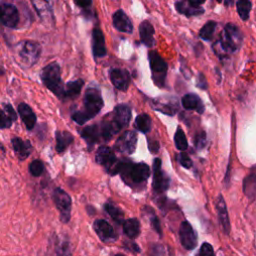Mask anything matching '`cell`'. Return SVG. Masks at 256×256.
<instances>
[{
	"label": "cell",
	"instance_id": "6da1fadb",
	"mask_svg": "<svg viewBox=\"0 0 256 256\" xmlns=\"http://www.w3.org/2000/svg\"><path fill=\"white\" fill-rule=\"evenodd\" d=\"M120 174L122 180L128 185H141L150 176V168L145 163H133L130 160L117 161L111 175Z\"/></svg>",
	"mask_w": 256,
	"mask_h": 256
},
{
	"label": "cell",
	"instance_id": "7a4b0ae2",
	"mask_svg": "<svg viewBox=\"0 0 256 256\" xmlns=\"http://www.w3.org/2000/svg\"><path fill=\"white\" fill-rule=\"evenodd\" d=\"M104 105L101 92L96 87L86 89L83 97V110L76 111L72 114V120L78 125H83L90 119L94 118Z\"/></svg>",
	"mask_w": 256,
	"mask_h": 256
},
{
	"label": "cell",
	"instance_id": "3957f363",
	"mask_svg": "<svg viewBox=\"0 0 256 256\" xmlns=\"http://www.w3.org/2000/svg\"><path fill=\"white\" fill-rule=\"evenodd\" d=\"M40 78L44 86L57 98L64 100L65 84L61 78V67L57 62H51L42 68Z\"/></svg>",
	"mask_w": 256,
	"mask_h": 256
},
{
	"label": "cell",
	"instance_id": "277c9868",
	"mask_svg": "<svg viewBox=\"0 0 256 256\" xmlns=\"http://www.w3.org/2000/svg\"><path fill=\"white\" fill-rule=\"evenodd\" d=\"M42 48L37 41L23 40L15 45V57L23 68H30L35 65L40 56Z\"/></svg>",
	"mask_w": 256,
	"mask_h": 256
},
{
	"label": "cell",
	"instance_id": "5b68a950",
	"mask_svg": "<svg viewBox=\"0 0 256 256\" xmlns=\"http://www.w3.org/2000/svg\"><path fill=\"white\" fill-rule=\"evenodd\" d=\"M218 41L224 51L229 54L235 52L240 48L243 41V35L236 25L228 23L224 27V30L220 35V39Z\"/></svg>",
	"mask_w": 256,
	"mask_h": 256
},
{
	"label": "cell",
	"instance_id": "8992f818",
	"mask_svg": "<svg viewBox=\"0 0 256 256\" xmlns=\"http://www.w3.org/2000/svg\"><path fill=\"white\" fill-rule=\"evenodd\" d=\"M52 200L59 212L62 223H68L71 218L72 199L70 195L60 187L54 188L52 192Z\"/></svg>",
	"mask_w": 256,
	"mask_h": 256
},
{
	"label": "cell",
	"instance_id": "52a82bcc",
	"mask_svg": "<svg viewBox=\"0 0 256 256\" xmlns=\"http://www.w3.org/2000/svg\"><path fill=\"white\" fill-rule=\"evenodd\" d=\"M150 69L154 83L158 87H164L165 78L167 74V63L156 51H150L148 54Z\"/></svg>",
	"mask_w": 256,
	"mask_h": 256
},
{
	"label": "cell",
	"instance_id": "ba28073f",
	"mask_svg": "<svg viewBox=\"0 0 256 256\" xmlns=\"http://www.w3.org/2000/svg\"><path fill=\"white\" fill-rule=\"evenodd\" d=\"M20 21L18 8L7 2L0 3V23L8 28H16Z\"/></svg>",
	"mask_w": 256,
	"mask_h": 256
},
{
	"label": "cell",
	"instance_id": "9c48e42d",
	"mask_svg": "<svg viewBox=\"0 0 256 256\" xmlns=\"http://www.w3.org/2000/svg\"><path fill=\"white\" fill-rule=\"evenodd\" d=\"M151 106L156 111L173 116L179 110V101L173 96H160L151 101Z\"/></svg>",
	"mask_w": 256,
	"mask_h": 256
},
{
	"label": "cell",
	"instance_id": "30bf717a",
	"mask_svg": "<svg viewBox=\"0 0 256 256\" xmlns=\"http://www.w3.org/2000/svg\"><path fill=\"white\" fill-rule=\"evenodd\" d=\"M161 160L155 158L153 161V181L152 188L155 193L165 192L170 185V178L161 169Z\"/></svg>",
	"mask_w": 256,
	"mask_h": 256
},
{
	"label": "cell",
	"instance_id": "8fae6325",
	"mask_svg": "<svg viewBox=\"0 0 256 256\" xmlns=\"http://www.w3.org/2000/svg\"><path fill=\"white\" fill-rule=\"evenodd\" d=\"M95 160L99 165L103 166L110 174L118 161L113 150L105 145H102L97 149L95 154Z\"/></svg>",
	"mask_w": 256,
	"mask_h": 256
},
{
	"label": "cell",
	"instance_id": "7c38bea8",
	"mask_svg": "<svg viewBox=\"0 0 256 256\" xmlns=\"http://www.w3.org/2000/svg\"><path fill=\"white\" fill-rule=\"evenodd\" d=\"M137 145V134L134 131H125L115 142V149L120 153L132 154Z\"/></svg>",
	"mask_w": 256,
	"mask_h": 256
},
{
	"label": "cell",
	"instance_id": "4fadbf2b",
	"mask_svg": "<svg viewBox=\"0 0 256 256\" xmlns=\"http://www.w3.org/2000/svg\"><path fill=\"white\" fill-rule=\"evenodd\" d=\"M93 228L99 239L104 243H112L117 239V234L110 223L104 219H97L93 223Z\"/></svg>",
	"mask_w": 256,
	"mask_h": 256
},
{
	"label": "cell",
	"instance_id": "5bb4252c",
	"mask_svg": "<svg viewBox=\"0 0 256 256\" xmlns=\"http://www.w3.org/2000/svg\"><path fill=\"white\" fill-rule=\"evenodd\" d=\"M179 238L186 250H193L197 245V234L188 221H183L180 224Z\"/></svg>",
	"mask_w": 256,
	"mask_h": 256
},
{
	"label": "cell",
	"instance_id": "9a60e30c",
	"mask_svg": "<svg viewBox=\"0 0 256 256\" xmlns=\"http://www.w3.org/2000/svg\"><path fill=\"white\" fill-rule=\"evenodd\" d=\"M205 2V0H189V1H177L175 3V8L176 10L187 16H198L204 13V9L201 7V5Z\"/></svg>",
	"mask_w": 256,
	"mask_h": 256
},
{
	"label": "cell",
	"instance_id": "2e32d148",
	"mask_svg": "<svg viewBox=\"0 0 256 256\" xmlns=\"http://www.w3.org/2000/svg\"><path fill=\"white\" fill-rule=\"evenodd\" d=\"M110 80L114 87L120 91H126L130 85V74L126 69L114 68L110 71Z\"/></svg>",
	"mask_w": 256,
	"mask_h": 256
},
{
	"label": "cell",
	"instance_id": "e0dca14e",
	"mask_svg": "<svg viewBox=\"0 0 256 256\" xmlns=\"http://www.w3.org/2000/svg\"><path fill=\"white\" fill-rule=\"evenodd\" d=\"M17 111L26 129L29 131L33 130L37 122V117L33 109L27 103L21 102L17 106Z\"/></svg>",
	"mask_w": 256,
	"mask_h": 256
},
{
	"label": "cell",
	"instance_id": "ac0fdd59",
	"mask_svg": "<svg viewBox=\"0 0 256 256\" xmlns=\"http://www.w3.org/2000/svg\"><path fill=\"white\" fill-rule=\"evenodd\" d=\"M111 116L121 130L125 128L131 120V109L126 104H119L114 108Z\"/></svg>",
	"mask_w": 256,
	"mask_h": 256
},
{
	"label": "cell",
	"instance_id": "d6986e66",
	"mask_svg": "<svg viewBox=\"0 0 256 256\" xmlns=\"http://www.w3.org/2000/svg\"><path fill=\"white\" fill-rule=\"evenodd\" d=\"M32 5L43 23H53L54 22V14L52 10V6L48 1L43 0H34L32 1Z\"/></svg>",
	"mask_w": 256,
	"mask_h": 256
},
{
	"label": "cell",
	"instance_id": "ffe728a7",
	"mask_svg": "<svg viewBox=\"0 0 256 256\" xmlns=\"http://www.w3.org/2000/svg\"><path fill=\"white\" fill-rule=\"evenodd\" d=\"M11 144L19 161H24L27 159L33 149L29 140H23L20 137H13L11 139Z\"/></svg>",
	"mask_w": 256,
	"mask_h": 256
},
{
	"label": "cell",
	"instance_id": "44dd1931",
	"mask_svg": "<svg viewBox=\"0 0 256 256\" xmlns=\"http://www.w3.org/2000/svg\"><path fill=\"white\" fill-rule=\"evenodd\" d=\"M92 52L95 58H102L107 54L105 38L99 28H94L92 31Z\"/></svg>",
	"mask_w": 256,
	"mask_h": 256
},
{
	"label": "cell",
	"instance_id": "7402d4cb",
	"mask_svg": "<svg viewBox=\"0 0 256 256\" xmlns=\"http://www.w3.org/2000/svg\"><path fill=\"white\" fill-rule=\"evenodd\" d=\"M216 210H217V216H218L219 223L222 227V230L226 235H228L230 233V220H229V215L227 212L225 200L221 194L217 198Z\"/></svg>",
	"mask_w": 256,
	"mask_h": 256
},
{
	"label": "cell",
	"instance_id": "603a6c76",
	"mask_svg": "<svg viewBox=\"0 0 256 256\" xmlns=\"http://www.w3.org/2000/svg\"><path fill=\"white\" fill-rule=\"evenodd\" d=\"M112 22H113V26L120 32L132 33L133 31V25L131 20L129 19L127 14L121 9L117 10L113 14Z\"/></svg>",
	"mask_w": 256,
	"mask_h": 256
},
{
	"label": "cell",
	"instance_id": "cb8c5ba5",
	"mask_svg": "<svg viewBox=\"0 0 256 256\" xmlns=\"http://www.w3.org/2000/svg\"><path fill=\"white\" fill-rule=\"evenodd\" d=\"M79 132L81 137L86 141L89 150H91L92 147L101 139L100 127L97 124L86 126Z\"/></svg>",
	"mask_w": 256,
	"mask_h": 256
},
{
	"label": "cell",
	"instance_id": "d4e9b609",
	"mask_svg": "<svg viewBox=\"0 0 256 256\" xmlns=\"http://www.w3.org/2000/svg\"><path fill=\"white\" fill-rule=\"evenodd\" d=\"M56 145L55 149L58 154L64 153L67 148L74 142V136L66 130H57L55 132Z\"/></svg>",
	"mask_w": 256,
	"mask_h": 256
},
{
	"label": "cell",
	"instance_id": "484cf974",
	"mask_svg": "<svg viewBox=\"0 0 256 256\" xmlns=\"http://www.w3.org/2000/svg\"><path fill=\"white\" fill-rule=\"evenodd\" d=\"M243 192L249 198H256V165L251 167L249 174L243 180Z\"/></svg>",
	"mask_w": 256,
	"mask_h": 256
},
{
	"label": "cell",
	"instance_id": "4316f807",
	"mask_svg": "<svg viewBox=\"0 0 256 256\" xmlns=\"http://www.w3.org/2000/svg\"><path fill=\"white\" fill-rule=\"evenodd\" d=\"M182 105L187 110H195L199 114H202L204 112V105L200 97L194 93H188L185 94L182 97Z\"/></svg>",
	"mask_w": 256,
	"mask_h": 256
},
{
	"label": "cell",
	"instance_id": "83f0119b",
	"mask_svg": "<svg viewBox=\"0 0 256 256\" xmlns=\"http://www.w3.org/2000/svg\"><path fill=\"white\" fill-rule=\"evenodd\" d=\"M139 34L141 38V42L147 47H152L155 44L154 39V28L152 24L145 20L139 26Z\"/></svg>",
	"mask_w": 256,
	"mask_h": 256
},
{
	"label": "cell",
	"instance_id": "f1b7e54d",
	"mask_svg": "<svg viewBox=\"0 0 256 256\" xmlns=\"http://www.w3.org/2000/svg\"><path fill=\"white\" fill-rule=\"evenodd\" d=\"M84 86L83 79H76L74 81H69L65 84V93L64 100H74L76 99Z\"/></svg>",
	"mask_w": 256,
	"mask_h": 256
},
{
	"label": "cell",
	"instance_id": "f546056e",
	"mask_svg": "<svg viewBox=\"0 0 256 256\" xmlns=\"http://www.w3.org/2000/svg\"><path fill=\"white\" fill-rule=\"evenodd\" d=\"M122 225H123V232L128 238L135 239L139 235L140 223L136 218H129L127 220H124Z\"/></svg>",
	"mask_w": 256,
	"mask_h": 256
},
{
	"label": "cell",
	"instance_id": "4dcf8cb0",
	"mask_svg": "<svg viewBox=\"0 0 256 256\" xmlns=\"http://www.w3.org/2000/svg\"><path fill=\"white\" fill-rule=\"evenodd\" d=\"M104 209L107 214L118 224H122L124 222V212L112 202H106L104 205Z\"/></svg>",
	"mask_w": 256,
	"mask_h": 256
},
{
	"label": "cell",
	"instance_id": "1f68e13d",
	"mask_svg": "<svg viewBox=\"0 0 256 256\" xmlns=\"http://www.w3.org/2000/svg\"><path fill=\"white\" fill-rule=\"evenodd\" d=\"M134 125H135L136 129L139 130L140 132L148 133L151 130L152 121H151V118L148 114L142 113V114H140L136 117Z\"/></svg>",
	"mask_w": 256,
	"mask_h": 256
},
{
	"label": "cell",
	"instance_id": "d6a6232c",
	"mask_svg": "<svg viewBox=\"0 0 256 256\" xmlns=\"http://www.w3.org/2000/svg\"><path fill=\"white\" fill-rule=\"evenodd\" d=\"M237 11L242 20H247L249 18V14L252 8V3L248 0H239L236 2Z\"/></svg>",
	"mask_w": 256,
	"mask_h": 256
},
{
	"label": "cell",
	"instance_id": "836d02e7",
	"mask_svg": "<svg viewBox=\"0 0 256 256\" xmlns=\"http://www.w3.org/2000/svg\"><path fill=\"white\" fill-rule=\"evenodd\" d=\"M174 143H175L176 148L180 151H184L188 147V142H187L186 135H185L184 131L182 130V128H180V127L177 128V130L174 134Z\"/></svg>",
	"mask_w": 256,
	"mask_h": 256
},
{
	"label": "cell",
	"instance_id": "e575fe53",
	"mask_svg": "<svg viewBox=\"0 0 256 256\" xmlns=\"http://www.w3.org/2000/svg\"><path fill=\"white\" fill-rule=\"evenodd\" d=\"M216 28V22L215 21H208L199 31V36L206 41L212 40L214 31Z\"/></svg>",
	"mask_w": 256,
	"mask_h": 256
},
{
	"label": "cell",
	"instance_id": "d590c367",
	"mask_svg": "<svg viewBox=\"0 0 256 256\" xmlns=\"http://www.w3.org/2000/svg\"><path fill=\"white\" fill-rule=\"evenodd\" d=\"M44 163L40 159H34L30 162L28 170L33 177H40L44 172Z\"/></svg>",
	"mask_w": 256,
	"mask_h": 256
},
{
	"label": "cell",
	"instance_id": "8d00e7d4",
	"mask_svg": "<svg viewBox=\"0 0 256 256\" xmlns=\"http://www.w3.org/2000/svg\"><path fill=\"white\" fill-rule=\"evenodd\" d=\"M56 252L57 256H72L68 240H63L59 245H57Z\"/></svg>",
	"mask_w": 256,
	"mask_h": 256
},
{
	"label": "cell",
	"instance_id": "74e56055",
	"mask_svg": "<svg viewBox=\"0 0 256 256\" xmlns=\"http://www.w3.org/2000/svg\"><path fill=\"white\" fill-rule=\"evenodd\" d=\"M206 145V133L204 131H200L196 133L194 137V146L197 149H203Z\"/></svg>",
	"mask_w": 256,
	"mask_h": 256
},
{
	"label": "cell",
	"instance_id": "f35d334b",
	"mask_svg": "<svg viewBox=\"0 0 256 256\" xmlns=\"http://www.w3.org/2000/svg\"><path fill=\"white\" fill-rule=\"evenodd\" d=\"M12 124V120L7 116L4 110L0 109V129H9Z\"/></svg>",
	"mask_w": 256,
	"mask_h": 256
},
{
	"label": "cell",
	"instance_id": "ab89813d",
	"mask_svg": "<svg viewBox=\"0 0 256 256\" xmlns=\"http://www.w3.org/2000/svg\"><path fill=\"white\" fill-rule=\"evenodd\" d=\"M196 256H215L212 245L207 243V242L203 243L199 252H198V254Z\"/></svg>",
	"mask_w": 256,
	"mask_h": 256
},
{
	"label": "cell",
	"instance_id": "60d3db41",
	"mask_svg": "<svg viewBox=\"0 0 256 256\" xmlns=\"http://www.w3.org/2000/svg\"><path fill=\"white\" fill-rule=\"evenodd\" d=\"M178 161L180 163L181 166H183L184 168H191L192 167V160L190 159V157L188 156V154L184 153V152H181L179 155H178Z\"/></svg>",
	"mask_w": 256,
	"mask_h": 256
},
{
	"label": "cell",
	"instance_id": "b9f144b4",
	"mask_svg": "<svg viewBox=\"0 0 256 256\" xmlns=\"http://www.w3.org/2000/svg\"><path fill=\"white\" fill-rule=\"evenodd\" d=\"M3 108H4V112L7 114V116L14 123L17 120V113H16L15 109L13 108V106L11 104H9V103H4L3 104Z\"/></svg>",
	"mask_w": 256,
	"mask_h": 256
},
{
	"label": "cell",
	"instance_id": "7bdbcfd3",
	"mask_svg": "<svg viewBox=\"0 0 256 256\" xmlns=\"http://www.w3.org/2000/svg\"><path fill=\"white\" fill-rule=\"evenodd\" d=\"M150 222H151V225L153 227V229L160 235L162 236V229H161V225H160V221L158 219V217L154 214L153 210L151 211V217H150Z\"/></svg>",
	"mask_w": 256,
	"mask_h": 256
},
{
	"label": "cell",
	"instance_id": "ee69618b",
	"mask_svg": "<svg viewBox=\"0 0 256 256\" xmlns=\"http://www.w3.org/2000/svg\"><path fill=\"white\" fill-rule=\"evenodd\" d=\"M196 86L202 90H206L207 87H208V84H207V80H206V77L204 76L203 73H199L198 74V77H197V81H196Z\"/></svg>",
	"mask_w": 256,
	"mask_h": 256
},
{
	"label": "cell",
	"instance_id": "f6af8a7d",
	"mask_svg": "<svg viewBox=\"0 0 256 256\" xmlns=\"http://www.w3.org/2000/svg\"><path fill=\"white\" fill-rule=\"evenodd\" d=\"M165 251L161 245H153L150 249V256H164Z\"/></svg>",
	"mask_w": 256,
	"mask_h": 256
},
{
	"label": "cell",
	"instance_id": "bcb514c9",
	"mask_svg": "<svg viewBox=\"0 0 256 256\" xmlns=\"http://www.w3.org/2000/svg\"><path fill=\"white\" fill-rule=\"evenodd\" d=\"M148 149L151 153H157L159 150V143L156 140H148Z\"/></svg>",
	"mask_w": 256,
	"mask_h": 256
},
{
	"label": "cell",
	"instance_id": "7dc6e473",
	"mask_svg": "<svg viewBox=\"0 0 256 256\" xmlns=\"http://www.w3.org/2000/svg\"><path fill=\"white\" fill-rule=\"evenodd\" d=\"M125 247L128 249V250H131L132 252L134 253H138L140 252V248L138 247V245L134 242H125Z\"/></svg>",
	"mask_w": 256,
	"mask_h": 256
},
{
	"label": "cell",
	"instance_id": "c3c4849f",
	"mask_svg": "<svg viewBox=\"0 0 256 256\" xmlns=\"http://www.w3.org/2000/svg\"><path fill=\"white\" fill-rule=\"evenodd\" d=\"M75 5L81 7L82 9H89L90 6L92 5V1L90 0H85V1H74Z\"/></svg>",
	"mask_w": 256,
	"mask_h": 256
},
{
	"label": "cell",
	"instance_id": "681fc988",
	"mask_svg": "<svg viewBox=\"0 0 256 256\" xmlns=\"http://www.w3.org/2000/svg\"><path fill=\"white\" fill-rule=\"evenodd\" d=\"M4 74H5V69H4V67L2 65H0V76H2Z\"/></svg>",
	"mask_w": 256,
	"mask_h": 256
},
{
	"label": "cell",
	"instance_id": "f907efd6",
	"mask_svg": "<svg viewBox=\"0 0 256 256\" xmlns=\"http://www.w3.org/2000/svg\"><path fill=\"white\" fill-rule=\"evenodd\" d=\"M0 149H1V151H2L3 153H5V147L3 146V144L1 143V141H0Z\"/></svg>",
	"mask_w": 256,
	"mask_h": 256
},
{
	"label": "cell",
	"instance_id": "816d5d0a",
	"mask_svg": "<svg viewBox=\"0 0 256 256\" xmlns=\"http://www.w3.org/2000/svg\"><path fill=\"white\" fill-rule=\"evenodd\" d=\"M115 256H125V255H123V254H116Z\"/></svg>",
	"mask_w": 256,
	"mask_h": 256
}]
</instances>
